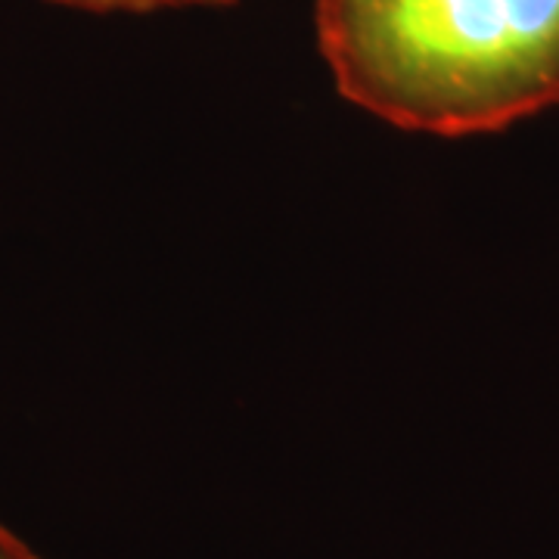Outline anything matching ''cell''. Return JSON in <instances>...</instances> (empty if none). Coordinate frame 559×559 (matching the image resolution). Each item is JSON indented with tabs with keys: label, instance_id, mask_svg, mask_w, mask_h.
I'll use <instances>...</instances> for the list:
<instances>
[{
	"label": "cell",
	"instance_id": "cell-1",
	"mask_svg": "<svg viewBox=\"0 0 559 559\" xmlns=\"http://www.w3.org/2000/svg\"><path fill=\"white\" fill-rule=\"evenodd\" d=\"M345 100L401 131L469 138L559 106V0H314Z\"/></svg>",
	"mask_w": 559,
	"mask_h": 559
},
{
	"label": "cell",
	"instance_id": "cell-2",
	"mask_svg": "<svg viewBox=\"0 0 559 559\" xmlns=\"http://www.w3.org/2000/svg\"><path fill=\"white\" fill-rule=\"evenodd\" d=\"M81 13H159V10H227L240 0H47Z\"/></svg>",
	"mask_w": 559,
	"mask_h": 559
},
{
	"label": "cell",
	"instance_id": "cell-3",
	"mask_svg": "<svg viewBox=\"0 0 559 559\" xmlns=\"http://www.w3.org/2000/svg\"><path fill=\"white\" fill-rule=\"evenodd\" d=\"M0 559H40L20 535H13L7 525H0Z\"/></svg>",
	"mask_w": 559,
	"mask_h": 559
}]
</instances>
